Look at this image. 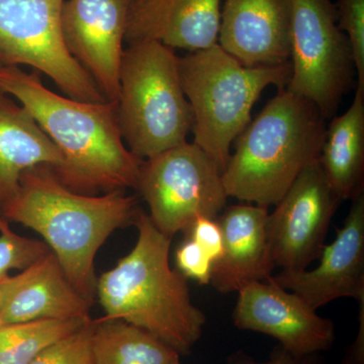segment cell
<instances>
[{
	"label": "cell",
	"mask_w": 364,
	"mask_h": 364,
	"mask_svg": "<svg viewBox=\"0 0 364 364\" xmlns=\"http://www.w3.org/2000/svg\"><path fill=\"white\" fill-rule=\"evenodd\" d=\"M0 90L18 100L56 146L63 163L54 169L74 193L135 188L142 158L124 145L114 102H86L48 90L40 72L0 65Z\"/></svg>",
	"instance_id": "cell-1"
},
{
	"label": "cell",
	"mask_w": 364,
	"mask_h": 364,
	"mask_svg": "<svg viewBox=\"0 0 364 364\" xmlns=\"http://www.w3.org/2000/svg\"><path fill=\"white\" fill-rule=\"evenodd\" d=\"M140 212L136 196L124 191L104 196L74 193L51 165L41 164L23 172L18 195L4 208V217L39 233L72 286L92 305L97 251L116 230L135 224Z\"/></svg>",
	"instance_id": "cell-2"
},
{
	"label": "cell",
	"mask_w": 364,
	"mask_h": 364,
	"mask_svg": "<svg viewBox=\"0 0 364 364\" xmlns=\"http://www.w3.org/2000/svg\"><path fill=\"white\" fill-rule=\"evenodd\" d=\"M135 225V247L97 280L104 318L141 328L179 356L189 355L202 338L207 317L193 303L188 279L170 267L172 238L142 210Z\"/></svg>",
	"instance_id": "cell-3"
},
{
	"label": "cell",
	"mask_w": 364,
	"mask_h": 364,
	"mask_svg": "<svg viewBox=\"0 0 364 364\" xmlns=\"http://www.w3.org/2000/svg\"><path fill=\"white\" fill-rule=\"evenodd\" d=\"M327 124L313 102L279 90L235 140L222 173L228 198L277 205L299 174L320 159Z\"/></svg>",
	"instance_id": "cell-4"
},
{
	"label": "cell",
	"mask_w": 364,
	"mask_h": 364,
	"mask_svg": "<svg viewBox=\"0 0 364 364\" xmlns=\"http://www.w3.org/2000/svg\"><path fill=\"white\" fill-rule=\"evenodd\" d=\"M179 75L193 111V143L223 173L232 144L250 123L253 105L268 86L287 87L291 66H244L215 44L179 57Z\"/></svg>",
	"instance_id": "cell-5"
},
{
	"label": "cell",
	"mask_w": 364,
	"mask_h": 364,
	"mask_svg": "<svg viewBox=\"0 0 364 364\" xmlns=\"http://www.w3.org/2000/svg\"><path fill=\"white\" fill-rule=\"evenodd\" d=\"M117 104L122 138L136 156L148 159L188 142L193 114L171 48L153 41L124 48Z\"/></svg>",
	"instance_id": "cell-6"
},
{
	"label": "cell",
	"mask_w": 364,
	"mask_h": 364,
	"mask_svg": "<svg viewBox=\"0 0 364 364\" xmlns=\"http://www.w3.org/2000/svg\"><path fill=\"white\" fill-rule=\"evenodd\" d=\"M291 75L286 90L306 98L326 119L353 82V55L332 0H291Z\"/></svg>",
	"instance_id": "cell-7"
},
{
	"label": "cell",
	"mask_w": 364,
	"mask_h": 364,
	"mask_svg": "<svg viewBox=\"0 0 364 364\" xmlns=\"http://www.w3.org/2000/svg\"><path fill=\"white\" fill-rule=\"evenodd\" d=\"M136 189L151 221L169 238L186 233L198 218L217 219L228 200L221 169L195 143L144 159Z\"/></svg>",
	"instance_id": "cell-8"
},
{
	"label": "cell",
	"mask_w": 364,
	"mask_h": 364,
	"mask_svg": "<svg viewBox=\"0 0 364 364\" xmlns=\"http://www.w3.org/2000/svg\"><path fill=\"white\" fill-rule=\"evenodd\" d=\"M64 2L0 0V65L33 67L73 100L109 102L67 50L61 21Z\"/></svg>",
	"instance_id": "cell-9"
},
{
	"label": "cell",
	"mask_w": 364,
	"mask_h": 364,
	"mask_svg": "<svg viewBox=\"0 0 364 364\" xmlns=\"http://www.w3.org/2000/svg\"><path fill=\"white\" fill-rule=\"evenodd\" d=\"M341 202L320 161L306 167L268 214L267 238L275 267L287 272L308 269L324 248Z\"/></svg>",
	"instance_id": "cell-10"
},
{
	"label": "cell",
	"mask_w": 364,
	"mask_h": 364,
	"mask_svg": "<svg viewBox=\"0 0 364 364\" xmlns=\"http://www.w3.org/2000/svg\"><path fill=\"white\" fill-rule=\"evenodd\" d=\"M233 323L238 329L273 337L294 358L318 355L336 340L330 318L321 317L303 299L270 279L238 291Z\"/></svg>",
	"instance_id": "cell-11"
},
{
	"label": "cell",
	"mask_w": 364,
	"mask_h": 364,
	"mask_svg": "<svg viewBox=\"0 0 364 364\" xmlns=\"http://www.w3.org/2000/svg\"><path fill=\"white\" fill-rule=\"evenodd\" d=\"M133 0H65L62 32L67 50L109 102H117L119 68Z\"/></svg>",
	"instance_id": "cell-12"
},
{
	"label": "cell",
	"mask_w": 364,
	"mask_h": 364,
	"mask_svg": "<svg viewBox=\"0 0 364 364\" xmlns=\"http://www.w3.org/2000/svg\"><path fill=\"white\" fill-rule=\"evenodd\" d=\"M318 259L314 269L280 272L269 279L316 311L335 299L364 298V193L352 198L343 225Z\"/></svg>",
	"instance_id": "cell-13"
},
{
	"label": "cell",
	"mask_w": 364,
	"mask_h": 364,
	"mask_svg": "<svg viewBox=\"0 0 364 364\" xmlns=\"http://www.w3.org/2000/svg\"><path fill=\"white\" fill-rule=\"evenodd\" d=\"M291 0H224L218 44L244 66L291 59Z\"/></svg>",
	"instance_id": "cell-14"
},
{
	"label": "cell",
	"mask_w": 364,
	"mask_h": 364,
	"mask_svg": "<svg viewBox=\"0 0 364 364\" xmlns=\"http://www.w3.org/2000/svg\"><path fill=\"white\" fill-rule=\"evenodd\" d=\"M91 306L72 286L51 250L16 277L0 282L2 325L90 318Z\"/></svg>",
	"instance_id": "cell-15"
},
{
	"label": "cell",
	"mask_w": 364,
	"mask_h": 364,
	"mask_svg": "<svg viewBox=\"0 0 364 364\" xmlns=\"http://www.w3.org/2000/svg\"><path fill=\"white\" fill-rule=\"evenodd\" d=\"M223 0H133L124 43L153 42L189 52L218 44Z\"/></svg>",
	"instance_id": "cell-16"
},
{
	"label": "cell",
	"mask_w": 364,
	"mask_h": 364,
	"mask_svg": "<svg viewBox=\"0 0 364 364\" xmlns=\"http://www.w3.org/2000/svg\"><path fill=\"white\" fill-rule=\"evenodd\" d=\"M268 208L241 203L217 218L224 249L213 264L210 284L219 293H238L248 284L269 279L275 265L267 238Z\"/></svg>",
	"instance_id": "cell-17"
},
{
	"label": "cell",
	"mask_w": 364,
	"mask_h": 364,
	"mask_svg": "<svg viewBox=\"0 0 364 364\" xmlns=\"http://www.w3.org/2000/svg\"><path fill=\"white\" fill-rule=\"evenodd\" d=\"M63 163L56 146L23 105L0 90V225L20 189L23 172L37 165L56 169Z\"/></svg>",
	"instance_id": "cell-18"
},
{
	"label": "cell",
	"mask_w": 364,
	"mask_h": 364,
	"mask_svg": "<svg viewBox=\"0 0 364 364\" xmlns=\"http://www.w3.org/2000/svg\"><path fill=\"white\" fill-rule=\"evenodd\" d=\"M318 161L340 200L364 193V88L358 86L348 109L327 124Z\"/></svg>",
	"instance_id": "cell-19"
},
{
	"label": "cell",
	"mask_w": 364,
	"mask_h": 364,
	"mask_svg": "<svg viewBox=\"0 0 364 364\" xmlns=\"http://www.w3.org/2000/svg\"><path fill=\"white\" fill-rule=\"evenodd\" d=\"M92 364H169L178 353L151 333L117 320L97 321Z\"/></svg>",
	"instance_id": "cell-20"
},
{
	"label": "cell",
	"mask_w": 364,
	"mask_h": 364,
	"mask_svg": "<svg viewBox=\"0 0 364 364\" xmlns=\"http://www.w3.org/2000/svg\"><path fill=\"white\" fill-rule=\"evenodd\" d=\"M39 320L0 326V364H30L40 352L90 321Z\"/></svg>",
	"instance_id": "cell-21"
},
{
	"label": "cell",
	"mask_w": 364,
	"mask_h": 364,
	"mask_svg": "<svg viewBox=\"0 0 364 364\" xmlns=\"http://www.w3.org/2000/svg\"><path fill=\"white\" fill-rule=\"evenodd\" d=\"M49 250L44 242L20 236L4 223L0 226V280L11 270L30 267Z\"/></svg>",
	"instance_id": "cell-22"
},
{
	"label": "cell",
	"mask_w": 364,
	"mask_h": 364,
	"mask_svg": "<svg viewBox=\"0 0 364 364\" xmlns=\"http://www.w3.org/2000/svg\"><path fill=\"white\" fill-rule=\"evenodd\" d=\"M95 323L88 321L77 331L49 345L30 364H92L91 340Z\"/></svg>",
	"instance_id": "cell-23"
},
{
	"label": "cell",
	"mask_w": 364,
	"mask_h": 364,
	"mask_svg": "<svg viewBox=\"0 0 364 364\" xmlns=\"http://www.w3.org/2000/svg\"><path fill=\"white\" fill-rule=\"evenodd\" d=\"M337 21L348 38L358 73V86L364 88V0H338Z\"/></svg>",
	"instance_id": "cell-24"
},
{
	"label": "cell",
	"mask_w": 364,
	"mask_h": 364,
	"mask_svg": "<svg viewBox=\"0 0 364 364\" xmlns=\"http://www.w3.org/2000/svg\"><path fill=\"white\" fill-rule=\"evenodd\" d=\"M176 269L186 279L196 280L203 286L210 284L213 262L193 239L186 237L176 253Z\"/></svg>",
	"instance_id": "cell-25"
},
{
	"label": "cell",
	"mask_w": 364,
	"mask_h": 364,
	"mask_svg": "<svg viewBox=\"0 0 364 364\" xmlns=\"http://www.w3.org/2000/svg\"><path fill=\"white\" fill-rule=\"evenodd\" d=\"M186 234L205 251L213 264L221 258L224 238L222 228L217 219L198 218Z\"/></svg>",
	"instance_id": "cell-26"
},
{
	"label": "cell",
	"mask_w": 364,
	"mask_h": 364,
	"mask_svg": "<svg viewBox=\"0 0 364 364\" xmlns=\"http://www.w3.org/2000/svg\"><path fill=\"white\" fill-rule=\"evenodd\" d=\"M318 355L306 356V358H294L282 346L273 349L270 358L267 361H257L255 359L238 350L228 358L229 364H318Z\"/></svg>",
	"instance_id": "cell-27"
},
{
	"label": "cell",
	"mask_w": 364,
	"mask_h": 364,
	"mask_svg": "<svg viewBox=\"0 0 364 364\" xmlns=\"http://www.w3.org/2000/svg\"><path fill=\"white\" fill-rule=\"evenodd\" d=\"M359 331L342 364H364V299H359Z\"/></svg>",
	"instance_id": "cell-28"
},
{
	"label": "cell",
	"mask_w": 364,
	"mask_h": 364,
	"mask_svg": "<svg viewBox=\"0 0 364 364\" xmlns=\"http://www.w3.org/2000/svg\"><path fill=\"white\" fill-rule=\"evenodd\" d=\"M169 364H181V356H177V358H174Z\"/></svg>",
	"instance_id": "cell-29"
},
{
	"label": "cell",
	"mask_w": 364,
	"mask_h": 364,
	"mask_svg": "<svg viewBox=\"0 0 364 364\" xmlns=\"http://www.w3.org/2000/svg\"><path fill=\"white\" fill-rule=\"evenodd\" d=\"M0 282H1V280H0ZM0 326H2L1 318H0Z\"/></svg>",
	"instance_id": "cell-30"
}]
</instances>
